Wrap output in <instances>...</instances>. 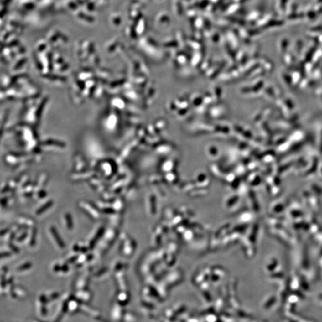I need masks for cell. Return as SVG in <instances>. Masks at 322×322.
Returning <instances> with one entry per match:
<instances>
[{"label": "cell", "mask_w": 322, "mask_h": 322, "mask_svg": "<svg viewBox=\"0 0 322 322\" xmlns=\"http://www.w3.org/2000/svg\"><path fill=\"white\" fill-rule=\"evenodd\" d=\"M119 251L126 257L131 256L136 249V243L125 233H122L120 236Z\"/></svg>", "instance_id": "1"}, {"label": "cell", "mask_w": 322, "mask_h": 322, "mask_svg": "<svg viewBox=\"0 0 322 322\" xmlns=\"http://www.w3.org/2000/svg\"><path fill=\"white\" fill-rule=\"evenodd\" d=\"M80 206L81 210L93 220L97 221L101 218L100 211L93 205L83 202L80 204Z\"/></svg>", "instance_id": "2"}, {"label": "cell", "mask_w": 322, "mask_h": 322, "mask_svg": "<svg viewBox=\"0 0 322 322\" xmlns=\"http://www.w3.org/2000/svg\"><path fill=\"white\" fill-rule=\"evenodd\" d=\"M118 235L117 231L115 230L109 229L106 231L102 236L103 241L101 243V248L102 249H108L111 247L115 241L117 236Z\"/></svg>", "instance_id": "3"}, {"label": "cell", "mask_w": 322, "mask_h": 322, "mask_svg": "<svg viewBox=\"0 0 322 322\" xmlns=\"http://www.w3.org/2000/svg\"><path fill=\"white\" fill-rule=\"evenodd\" d=\"M49 232L56 247L60 249H65L66 247L65 243L60 235H59L56 227H55L54 226H50L49 228Z\"/></svg>", "instance_id": "4"}, {"label": "cell", "mask_w": 322, "mask_h": 322, "mask_svg": "<svg viewBox=\"0 0 322 322\" xmlns=\"http://www.w3.org/2000/svg\"><path fill=\"white\" fill-rule=\"evenodd\" d=\"M105 230V227L104 226H100L95 231L91 237H90L88 241L87 247L89 249H92L96 247L97 243L100 239H101Z\"/></svg>", "instance_id": "5"}, {"label": "cell", "mask_w": 322, "mask_h": 322, "mask_svg": "<svg viewBox=\"0 0 322 322\" xmlns=\"http://www.w3.org/2000/svg\"><path fill=\"white\" fill-rule=\"evenodd\" d=\"M90 280V272L85 273L80 276L77 279L75 283V289L76 291L80 289H86L89 285Z\"/></svg>", "instance_id": "6"}, {"label": "cell", "mask_w": 322, "mask_h": 322, "mask_svg": "<svg viewBox=\"0 0 322 322\" xmlns=\"http://www.w3.org/2000/svg\"><path fill=\"white\" fill-rule=\"evenodd\" d=\"M115 278L119 291H128L127 280L124 270L115 273Z\"/></svg>", "instance_id": "7"}, {"label": "cell", "mask_w": 322, "mask_h": 322, "mask_svg": "<svg viewBox=\"0 0 322 322\" xmlns=\"http://www.w3.org/2000/svg\"><path fill=\"white\" fill-rule=\"evenodd\" d=\"M80 311L83 312L84 314H86L91 318L94 319L95 320H100L101 319V314L100 313L99 311H97L92 307H90L89 305H87L85 303H80Z\"/></svg>", "instance_id": "8"}, {"label": "cell", "mask_w": 322, "mask_h": 322, "mask_svg": "<svg viewBox=\"0 0 322 322\" xmlns=\"http://www.w3.org/2000/svg\"><path fill=\"white\" fill-rule=\"evenodd\" d=\"M74 297L80 303L87 304L91 301L93 295L91 292L86 289L77 290Z\"/></svg>", "instance_id": "9"}, {"label": "cell", "mask_w": 322, "mask_h": 322, "mask_svg": "<svg viewBox=\"0 0 322 322\" xmlns=\"http://www.w3.org/2000/svg\"><path fill=\"white\" fill-rule=\"evenodd\" d=\"M124 312L123 306L115 301L112 308L111 318L114 321H120L122 319Z\"/></svg>", "instance_id": "10"}, {"label": "cell", "mask_w": 322, "mask_h": 322, "mask_svg": "<svg viewBox=\"0 0 322 322\" xmlns=\"http://www.w3.org/2000/svg\"><path fill=\"white\" fill-rule=\"evenodd\" d=\"M80 303L74 295H70L68 301V312L74 314L80 311Z\"/></svg>", "instance_id": "11"}, {"label": "cell", "mask_w": 322, "mask_h": 322, "mask_svg": "<svg viewBox=\"0 0 322 322\" xmlns=\"http://www.w3.org/2000/svg\"><path fill=\"white\" fill-rule=\"evenodd\" d=\"M94 258V254H81L79 255V257L75 262L76 266L77 267H80L84 266L86 264L89 263L91 261L93 260Z\"/></svg>", "instance_id": "12"}, {"label": "cell", "mask_w": 322, "mask_h": 322, "mask_svg": "<svg viewBox=\"0 0 322 322\" xmlns=\"http://www.w3.org/2000/svg\"><path fill=\"white\" fill-rule=\"evenodd\" d=\"M116 301L124 306L130 302V295L128 291H119L117 295Z\"/></svg>", "instance_id": "13"}, {"label": "cell", "mask_w": 322, "mask_h": 322, "mask_svg": "<svg viewBox=\"0 0 322 322\" xmlns=\"http://www.w3.org/2000/svg\"><path fill=\"white\" fill-rule=\"evenodd\" d=\"M63 221L67 229L71 231L74 229V221L72 215L69 212H66L63 216Z\"/></svg>", "instance_id": "14"}, {"label": "cell", "mask_w": 322, "mask_h": 322, "mask_svg": "<svg viewBox=\"0 0 322 322\" xmlns=\"http://www.w3.org/2000/svg\"><path fill=\"white\" fill-rule=\"evenodd\" d=\"M89 248L87 246L81 245L80 243H75L72 247L73 252L78 254H86L87 253Z\"/></svg>", "instance_id": "15"}, {"label": "cell", "mask_w": 322, "mask_h": 322, "mask_svg": "<svg viewBox=\"0 0 322 322\" xmlns=\"http://www.w3.org/2000/svg\"><path fill=\"white\" fill-rule=\"evenodd\" d=\"M109 270L107 268H103L100 269L98 272L95 273L93 275V277L96 279H104L109 274Z\"/></svg>", "instance_id": "16"}, {"label": "cell", "mask_w": 322, "mask_h": 322, "mask_svg": "<svg viewBox=\"0 0 322 322\" xmlns=\"http://www.w3.org/2000/svg\"><path fill=\"white\" fill-rule=\"evenodd\" d=\"M18 223L20 226H24L25 227H33L35 226V222L33 220L30 218H21L18 221Z\"/></svg>", "instance_id": "17"}, {"label": "cell", "mask_w": 322, "mask_h": 322, "mask_svg": "<svg viewBox=\"0 0 322 322\" xmlns=\"http://www.w3.org/2000/svg\"><path fill=\"white\" fill-rule=\"evenodd\" d=\"M127 266V264L124 263L123 262H121V261H116L113 266H112V271L115 273L118 272L119 271H121V270H125V268Z\"/></svg>", "instance_id": "18"}, {"label": "cell", "mask_w": 322, "mask_h": 322, "mask_svg": "<svg viewBox=\"0 0 322 322\" xmlns=\"http://www.w3.org/2000/svg\"><path fill=\"white\" fill-rule=\"evenodd\" d=\"M79 255H80V254L74 252L72 254H69L68 255V256L66 257L65 262L68 263V264L75 263L79 257Z\"/></svg>", "instance_id": "19"}, {"label": "cell", "mask_w": 322, "mask_h": 322, "mask_svg": "<svg viewBox=\"0 0 322 322\" xmlns=\"http://www.w3.org/2000/svg\"><path fill=\"white\" fill-rule=\"evenodd\" d=\"M53 204V202H47V204L44 205L41 207H40L39 209H38L36 212H35V214L37 216H40V215H42L44 213H45V211H47L50 208H51V206H52Z\"/></svg>", "instance_id": "20"}, {"label": "cell", "mask_w": 322, "mask_h": 322, "mask_svg": "<svg viewBox=\"0 0 322 322\" xmlns=\"http://www.w3.org/2000/svg\"><path fill=\"white\" fill-rule=\"evenodd\" d=\"M37 229H33L31 232L30 237H29V245L31 247H34V245H35L36 241H37Z\"/></svg>", "instance_id": "21"}, {"label": "cell", "mask_w": 322, "mask_h": 322, "mask_svg": "<svg viewBox=\"0 0 322 322\" xmlns=\"http://www.w3.org/2000/svg\"><path fill=\"white\" fill-rule=\"evenodd\" d=\"M46 295H47V299H48L49 303L54 301L55 300L59 298L60 297V293L59 292L56 291L50 292L49 294Z\"/></svg>", "instance_id": "22"}, {"label": "cell", "mask_w": 322, "mask_h": 322, "mask_svg": "<svg viewBox=\"0 0 322 322\" xmlns=\"http://www.w3.org/2000/svg\"><path fill=\"white\" fill-rule=\"evenodd\" d=\"M39 312L42 316H45L47 314V309L46 307V304L41 303L39 302Z\"/></svg>", "instance_id": "23"}, {"label": "cell", "mask_w": 322, "mask_h": 322, "mask_svg": "<svg viewBox=\"0 0 322 322\" xmlns=\"http://www.w3.org/2000/svg\"><path fill=\"white\" fill-rule=\"evenodd\" d=\"M122 320L125 322H134L136 321L135 317L133 316L130 313H124Z\"/></svg>", "instance_id": "24"}, {"label": "cell", "mask_w": 322, "mask_h": 322, "mask_svg": "<svg viewBox=\"0 0 322 322\" xmlns=\"http://www.w3.org/2000/svg\"><path fill=\"white\" fill-rule=\"evenodd\" d=\"M32 266V263L29 262H28L25 263L24 264L22 265L21 266L19 267L18 268V271H19V272L25 271V270H27L31 268Z\"/></svg>", "instance_id": "25"}, {"label": "cell", "mask_w": 322, "mask_h": 322, "mask_svg": "<svg viewBox=\"0 0 322 322\" xmlns=\"http://www.w3.org/2000/svg\"><path fill=\"white\" fill-rule=\"evenodd\" d=\"M68 265V264L66 263V262H64L63 264H61L60 273H66L68 272L70 270V268H69V267Z\"/></svg>", "instance_id": "26"}, {"label": "cell", "mask_w": 322, "mask_h": 322, "mask_svg": "<svg viewBox=\"0 0 322 322\" xmlns=\"http://www.w3.org/2000/svg\"><path fill=\"white\" fill-rule=\"evenodd\" d=\"M60 266H61V264L60 263H56L55 264L53 267H52V269H53V271L55 273H60Z\"/></svg>", "instance_id": "27"}, {"label": "cell", "mask_w": 322, "mask_h": 322, "mask_svg": "<svg viewBox=\"0 0 322 322\" xmlns=\"http://www.w3.org/2000/svg\"><path fill=\"white\" fill-rule=\"evenodd\" d=\"M28 233L25 231L24 233H23L21 236H20L19 238L18 239V242H21V241H23V240H24L28 237Z\"/></svg>", "instance_id": "28"}]
</instances>
